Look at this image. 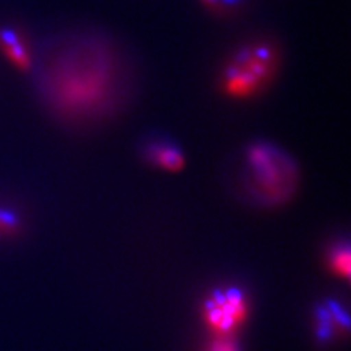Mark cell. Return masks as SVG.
I'll use <instances>...</instances> for the list:
<instances>
[{
    "mask_svg": "<svg viewBox=\"0 0 351 351\" xmlns=\"http://www.w3.org/2000/svg\"><path fill=\"white\" fill-rule=\"evenodd\" d=\"M41 72L49 104L72 120L107 114L123 91V69L116 50L94 34H71L51 47Z\"/></svg>",
    "mask_w": 351,
    "mask_h": 351,
    "instance_id": "1",
    "label": "cell"
},
{
    "mask_svg": "<svg viewBox=\"0 0 351 351\" xmlns=\"http://www.w3.org/2000/svg\"><path fill=\"white\" fill-rule=\"evenodd\" d=\"M298 169L289 156L268 144H256L246 154V188L262 205L289 201L298 186Z\"/></svg>",
    "mask_w": 351,
    "mask_h": 351,
    "instance_id": "2",
    "label": "cell"
},
{
    "mask_svg": "<svg viewBox=\"0 0 351 351\" xmlns=\"http://www.w3.org/2000/svg\"><path fill=\"white\" fill-rule=\"evenodd\" d=\"M277 69V53L268 44L247 46L236 53L224 71V91L232 95L245 98L256 94L268 84Z\"/></svg>",
    "mask_w": 351,
    "mask_h": 351,
    "instance_id": "3",
    "label": "cell"
},
{
    "mask_svg": "<svg viewBox=\"0 0 351 351\" xmlns=\"http://www.w3.org/2000/svg\"><path fill=\"white\" fill-rule=\"evenodd\" d=\"M249 312L245 293L237 289H226L211 293L204 303V321L214 337H233L246 322Z\"/></svg>",
    "mask_w": 351,
    "mask_h": 351,
    "instance_id": "4",
    "label": "cell"
},
{
    "mask_svg": "<svg viewBox=\"0 0 351 351\" xmlns=\"http://www.w3.org/2000/svg\"><path fill=\"white\" fill-rule=\"evenodd\" d=\"M0 49L19 71H29L32 60L27 44L21 34L12 28L0 29Z\"/></svg>",
    "mask_w": 351,
    "mask_h": 351,
    "instance_id": "5",
    "label": "cell"
},
{
    "mask_svg": "<svg viewBox=\"0 0 351 351\" xmlns=\"http://www.w3.org/2000/svg\"><path fill=\"white\" fill-rule=\"evenodd\" d=\"M151 160L167 171H179L184 167V158L180 151L170 145H154L149 149Z\"/></svg>",
    "mask_w": 351,
    "mask_h": 351,
    "instance_id": "6",
    "label": "cell"
},
{
    "mask_svg": "<svg viewBox=\"0 0 351 351\" xmlns=\"http://www.w3.org/2000/svg\"><path fill=\"white\" fill-rule=\"evenodd\" d=\"M329 267L337 274L338 277H343L348 280L350 277V269H351V262H350V250L348 247H341L332 252L331 262H329Z\"/></svg>",
    "mask_w": 351,
    "mask_h": 351,
    "instance_id": "7",
    "label": "cell"
},
{
    "mask_svg": "<svg viewBox=\"0 0 351 351\" xmlns=\"http://www.w3.org/2000/svg\"><path fill=\"white\" fill-rule=\"evenodd\" d=\"M206 351H239L234 337H214Z\"/></svg>",
    "mask_w": 351,
    "mask_h": 351,
    "instance_id": "8",
    "label": "cell"
},
{
    "mask_svg": "<svg viewBox=\"0 0 351 351\" xmlns=\"http://www.w3.org/2000/svg\"><path fill=\"white\" fill-rule=\"evenodd\" d=\"M204 2H206V3H210V5H214V3H218L219 0H204Z\"/></svg>",
    "mask_w": 351,
    "mask_h": 351,
    "instance_id": "9",
    "label": "cell"
}]
</instances>
